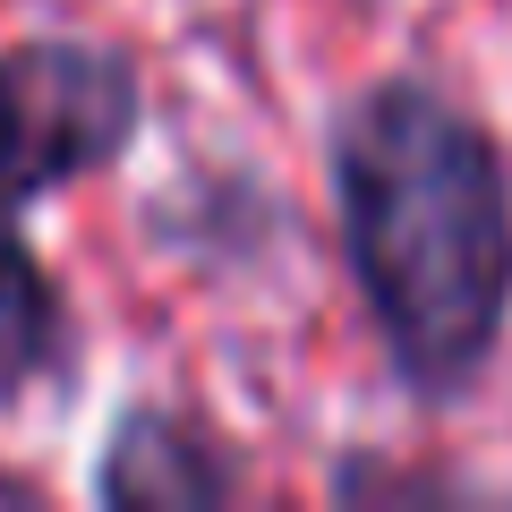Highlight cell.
<instances>
[{
  "mask_svg": "<svg viewBox=\"0 0 512 512\" xmlns=\"http://www.w3.org/2000/svg\"><path fill=\"white\" fill-rule=\"evenodd\" d=\"M342 231L376 333L410 393L453 402L495 359L512 308V180L495 137L436 86L359 94L333 137Z\"/></svg>",
  "mask_w": 512,
  "mask_h": 512,
  "instance_id": "1",
  "label": "cell"
},
{
  "mask_svg": "<svg viewBox=\"0 0 512 512\" xmlns=\"http://www.w3.org/2000/svg\"><path fill=\"white\" fill-rule=\"evenodd\" d=\"M137 128V77L120 52L35 43L0 60V205H26L69 171H94Z\"/></svg>",
  "mask_w": 512,
  "mask_h": 512,
  "instance_id": "2",
  "label": "cell"
},
{
  "mask_svg": "<svg viewBox=\"0 0 512 512\" xmlns=\"http://www.w3.org/2000/svg\"><path fill=\"white\" fill-rule=\"evenodd\" d=\"M214 495H231V461L197 427L163 419V410L120 419L103 461V504H214Z\"/></svg>",
  "mask_w": 512,
  "mask_h": 512,
  "instance_id": "3",
  "label": "cell"
},
{
  "mask_svg": "<svg viewBox=\"0 0 512 512\" xmlns=\"http://www.w3.org/2000/svg\"><path fill=\"white\" fill-rule=\"evenodd\" d=\"M60 359V299L35 248L18 239V205H0V402Z\"/></svg>",
  "mask_w": 512,
  "mask_h": 512,
  "instance_id": "4",
  "label": "cell"
}]
</instances>
